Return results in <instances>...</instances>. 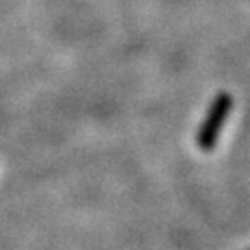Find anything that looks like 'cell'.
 Returning <instances> with one entry per match:
<instances>
[{"mask_svg": "<svg viewBox=\"0 0 250 250\" xmlns=\"http://www.w3.org/2000/svg\"><path fill=\"white\" fill-rule=\"evenodd\" d=\"M232 97L228 93H219L215 100L211 102V107L206 115L204 125L200 126L197 135V143L198 146L204 152H209L217 145V139H219V134L223 130L224 121L228 113L232 111Z\"/></svg>", "mask_w": 250, "mask_h": 250, "instance_id": "1", "label": "cell"}]
</instances>
